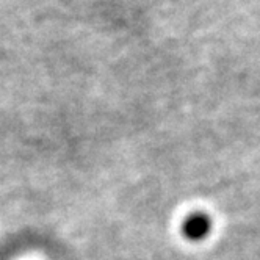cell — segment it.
Listing matches in <instances>:
<instances>
[{
  "instance_id": "1",
  "label": "cell",
  "mask_w": 260,
  "mask_h": 260,
  "mask_svg": "<svg viewBox=\"0 0 260 260\" xmlns=\"http://www.w3.org/2000/svg\"><path fill=\"white\" fill-rule=\"evenodd\" d=\"M210 231V221L206 215H191L187 221L183 222V234L191 240H199L206 237Z\"/></svg>"
}]
</instances>
